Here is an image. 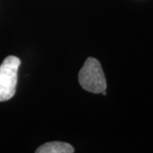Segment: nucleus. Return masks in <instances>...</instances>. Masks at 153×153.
<instances>
[{
  "label": "nucleus",
  "instance_id": "3",
  "mask_svg": "<svg viewBox=\"0 0 153 153\" xmlns=\"http://www.w3.org/2000/svg\"><path fill=\"white\" fill-rule=\"evenodd\" d=\"M74 148L70 144L60 141L48 142L36 150L37 153H73Z\"/></svg>",
  "mask_w": 153,
  "mask_h": 153
},
{
  "label": "nucleus",
  "instance_id": "1",
  "mask_svg": "<svg viewBox=\"0 0 153 153\" xmlns=\"http://www.w3.org/2000/svg\"><path fill=\"white\" fill-rule=\"evenodd\" d=\"M81 87L94 94L102 93L106 88V81L100 61L88 57L78 74Z\"/></svg>",
  "mask_w": 153,
  "mask_h": 153
},
{
  "label": "nucleus",
  "instance_id": "2",
  "mask_svg": "<svg viewBox=\"0 0 153 153\" xmlns=\"http://www.w3.org/2000/svg\"><path fill=\"white\" fill-rule=\"evenodd\" d=\"M21 60L14 55L6 57L0 66V102L9 100L16 94L17 72Z\"/></svg>",
  "mask_w": 153,
  "mask_h": 153
}]
</instances>
